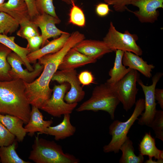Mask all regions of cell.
<instances>
[{"instance_id":"836d02e7","label":"cell","mask_w":163,"mask_h":163,"mask_svg":"<svg viewBox=\"0 0 163 163\" xmlns=\"http://www.w3.org/2000/svg\"><path fill=\"white\" fill-rule=\"evenodd\" d=\"M105 3L111 5L117 11L121 12L128 10L126 6L130 5L132 0H104Z\"/></svg>"},{"instance_id":"83f0119b","label":"cell","mask_w":163,"mask_h":163,"mask_svg":"<svg viewBox=\"0 0 163 163\" xmlns=\"http://www.w3.org/2000/svg\"><path fill=\"white\" fill-rule=\"evenodd\" d=\"M19 26L18 23L12 17L0 11V34H12L17 30Z\"/></svg>"},{"instance_id":"6da1fadb","label":"cell","mask_w":163,"mask_h":163,"mask_svg":"<svg viewBox=\"0 0 163 163\" xmlns=\"http://www.w3.org/2000/svg\"><path fill=\"white\" fill-rule=\"evenodd\" d=\"M82 40L79 34L73 32L59 51L46 55L38 59V62L44 66L40 75L31 82H24L25 94L30 105L40 109L50 98L53 89L50 88L49 84L53 76L68 51Z\"/></svg>"},{"instance_id":"277c9868","label":"cell","mask_w":163,"mask_h":163,"mask_svg":"<svg viewBox=\"0 0 163 163\" xmlns=\"http://www.w3.org/2000/svg\"><path fill=\"white\" fill-rule=\"evenodd\" d=\"M28 158L35 163H78L79 159L65 153L61 146L54 141L36 136Z\"/></svg>"},{"instance_id":"ffe728a7","label":"cell","mask_w":163,"mask_h":163,"mask_svg":"<svg viewBox=\"0 0 163 163\" xmlns=\"http://www.w3.org/2000/svg\"><path fill=\"white\" fill-rule=\"evenodd\" d=\"M63 115L61 122L56 126L48 127L45 130V134L54 136L56 141L73 136L76 131V127L71 123L70 114Z\"/></svg>"},{"instance_id":"7a4b0ae2","label":"cell","mask_w":163,"mask_h":163,"mask_svg":"<svg viewBox=\"0 0 163 163\" xmlns=\"http://www.w3.org/2000/svg\"><path fill=\"white\" fill-rule=\"evenodd\" d=\"M30 105L23 80L0 81V114L18 117L26 124L30 118Z\"/></svg>"},{"instance_id":"8fae6325","label":"cell","mask_w":163,"mask_h":163,"mask_svg":"<svg viewBox=\"0 0 163 163\" xmlns=\"http://www.w3.org/2000/svg\"><path fill=\"white\" fill-rule=\"evenodd\" d=\"M7 59L11 66L10 75L12 80L21 79L26 83L31 82L40 74L44 68L43 65L38 62L34 64L33 71L24 69L22 66V64L24 65L22 59L13 51L8 55Z\"/></svg>"},{"instance_id":"8992f818","label":"cell","mask_w":163,"mask_h":163,"mask_svg":"<svg viewBox=\"0 0 163 163\" xmlns=\"http://www.w3.org/2000/svg\"><path fill=\"white\" fill-rule=\"evenodd\" d=\"M137 35L130 33L126 30L123 33L117 31L112 22H110L108 31L103 41L112 52L117 50L133 53L139 56L142 54V51L136 43Z\"/></svg>"},{"instance_id":"ba28073f","label":"cell","mask_w":163,"mask_h":163,"mask_svg":"<svg viewBox=\"0 0 163 163\" xmlns=\"http://www.w3.org/2000/svg\"><path fill=\"white\" fill-rule=\"evenodd\" d=\"M139 76L138 71L131 69L115 84L117 96L126 111L131 109L136 103V95L139 90L136 83Z\"/></svg>"},{"instance_id":"44dd1931","label":"cell","mask_w":163,"mask_h":163,"mask_svg":"<svg viewBox=\"0 0 163 163\" xmlns=\"http://www.w3.org/2000/svg\"><path fill=\"white\" fill-rule=\"evenodd\" d=\"M0 121L14 135L17 141L22 142L27 133L23 120L18 117L9 114H0Z\"/></svg>"},{"instance_id":"60d3db41","label":"cell","mask_w":163,"mask_h":163,"mask_svg":"<svg viewBox=\"0 0 163 163\" xmlns=\"http://www.w3.org/2000/svg\"><path fill=\"white\" fill-rule=\"evenodd\" d=\"M66 4L68 5H72L75 4L76 0H61Z\"/></svg>"},{"instance_id":"e0dca14e","label":"cell","mask_w":163,"mask_h":163,"mask_svg":"<svg viewBox=\"0 0 163 163\" xmlns=\"http://www.w3.org/2000/svg\"><path fill=\"white\" fill-rule=\"evenodd\" d=\"M39 109L37 107L32 106L29 120L24 126L27 133L30 136H33L37 132H39L38 134H45L46 129L53 123L52 120H44Z\"/></svg>"},{"instance_id":"7c38bea8","label":"cell","mask_w":163,"mask_h":163,"mask_svg":"<svg viewBox=\"0 0 163 163\" xmlns=\"http://www.w3.org/2000/svg\"><path fill=\"white\" fill-rule=\"evenodd\" d=\"M130 5L137 7L138 11H132L142 23H154L158 19L159 13L157 9L163 8V0H132Z\"/></svg>"},{"instance_id":"4dcf8cb0","label":"cell","mask_w":163,"mask_h":163,"mask_svg":"<svg viewBox=\"0 0 163 163\" xmlns=\"http://www.w3.org/2000/svg\"><path fill=\"white\" fill-rule=\"evenodd\" d=\"M155 134V138L163 141V111L157 110L150 127Z\"/></svg>"},{"instance_id":"cb8c5ba5","label":"cell","mask_w":163,"mask_h":163,"mask_svg":"<svg viewBox=\"0 0 163 163\" xmlns=\"http://www.w3.org/2000/svg\"><path fill=\"white\" fill-rule=\"evenodd\" d=\"M124 51L120 50L115 51L116 55L114 66L109 72L110 78L106 82L115 84L123 78L131 69L126 68L122 63V60Z\"/></svg>"},{"instance_id":"d590c367","label":"cell","mask_w":163,"mask_h":163,"mask_svg":"<svg viewBox=\"0 0 163 163\" xmlns=\"http://www.w3.org/2000/svg\"><path fill=\"white\" fill-rule=\"evenodd\" d=\"M78 80L83 85H87L94 83V78L91 72L85 71L81 72L78 76Z\"/></svg>"},{"instance_id":"9a60e30c","label":"cell","mask_w":163,"mask_h":163,"mask_svg":"<svg viewBox=\"0 0 163 163\" xmlns=\"http://www.w3.org/2000/svg\"><path fill=\"white\" fill-rule=\"evenodd\" d=\"M0 11L8 14L19 24L31 20L28 8L24 0H8L0 6Z\"/></svg>"},{"instance_id":"4fadbf2b","label":"cell","mask_w":163,"mask_h":163,"mask_svg":"<svg viewBox=\"0 0 163 163\" xmlns=\"http://www.w3.org/2000/svg\"><path fill=\"white\" fill-rule=\"evenodd\" d=\"M32 20L40 29L43 39L41 47L45 45L49 39L55 38L67 33L61 30L56 26V24H59L61 21L58 17L43 13L39 14Z\"/></svg>"},{"instance_id":"74e56055","label":"cell","mask_w":163,"mask_h":163,"mask_svg":"<svg viewBox=\"0 0 163 163\" xmlns=\"http://www.w3.org/2000/svg\"><path fill=\"white\" fill-rule=\"evenodd\" d=\"M27 6L29 14L32 20L39 14L35 4V0H24Z\"/></svg>"},{"instance_id":"f35d334b","label":"cell","mask_w":163,"mask_h":163,"mask_svg":"<svg viewBox=\"0 0 163 163\" xmlns=\"http://www.w3.org/2000/svg\"><path fill=\"white\" fill-rule=\"evenodd\" d=\"M155 96L156 101L161 108L163 109V89L155 88Z\"/></svg>"},{"instance_id":"d6a6232c","label":"cell","mask_w":163,"mask_h":163,"mask_svg":"<svg viewBox=\"0 0 163 163\" xmlns=\"http://www.w3.org/2000/svg\"><path fill=\"white\" fill-rule=\"evenodd\" d=\"M15 138L0 121V147L12 144L15 141Z\"/></svg>"},{"instance_id":"8d00e7d4","label":"cell","mask_w":163,"mask_h":163,"mask_svg":"<svg viewBox=\"0 0 163 163\" xmlns=\"http://www.w3.org/2000/svg\"><path fill=\"white\" fill-rule=\"evenodd\" d=\"M109 5L106 3H100L96 5L95 12L96 14L101 17L107 16L111 11L109 7Z\"/></svg>"},{"instance_id":"3957f363","label":"cell","mask_w":163,"mask_h":163,"mask_svg":"<svg viewBox=\"0 0 163 163\" xmlns=\"http://www.w3.org/2000/svg\"><path fill=\"white\" fill-rule=\"evenodd\" d=\"M120 101L117 96L115 85L106 82L96 86L91 97L83 103L76 110L80 112L86 110L105 111L112 120L114 119L115 112Z\"/></svg>"},{"instance_id":"484cf974","label":"cell","mask_w":163,"mask_h":163,"mask_svg":"<svg viewBox=\"0 0 163 163\" xmlns=\"http://www.w3.org/2000/svg\"><path fill=\"white\" fill-rule=\"evenodd\" d=\"M17 145L15 140L8 146L0 147V161L2 163H30L20 157L16 151Z\"/></svg>"},{"instance_id":"e575fe53","label":"cell","mask_w":163,"mask_h":163,"mask_svg":"<svg viewBox=\"0 0 163 163\" xmlns=\"http://www.w3.org/2000/svg\"><path fill=\"white\" fill-rule=\"evenodd\" d=\"M26 40L27 42V46L29 49L30 53L40 49L43 43V39L40 34L34 36Z\"/></svg>"},{"instance_id":"2e32d148","label":"cell","mask_w":163,"mask_h":163,"mask_svg":"<svg viewBox=\"0 0 163 163\" xmlns=\"http://www.w3.org/2000/svg\"><path fill=\"white\" fill-rule=\"evenodd\" d=\"M97 59L87 56L73 47L67 53L59 65L61 70L74 69L84 65L96 62Z\"/></svg>"},{"instance_id":"f1b7e54d","label":"cell","mask_w":163,"mask_h":163,"mask_svg":"<svg viewBox=\"0 0 163 163\" xmlns=\"http://www.w3.org/2000/svg\"><path fill=\"white\" fill-rule=\"evenodd\" d=\"M20 28L17 33V36L23 38L27 39L40 35L38 27L31 20L27 21L19 25Z\"/></svg>"},{"instance_id":"5b68a950","label":"cell","mask_w":163,"mask_h":163,"mask_svg":"<svg viewBox=\"0 0 163 163\" xmlns=\"http://www.w3.org/2000/svg\"><path fill=\"white\" fill-rule=\"evenodd\" d=\"M135 104L133 112L128 120L125 122L115 120L110 125L109 133L112 136V139L108 144L103 147L104 152L117 153L119 152L120 146L128 137L129 129L144 110V99H139Z\"/></svg>"},{"instance_id":"4316f807","label":"cell","mask_w":163,"mask_h":163,"mask_svg":"<svg viewBox=\"0 0 163 163\" xmlns=\"http://www.w3.org/2000/svg\"><path fill=\"white\" fill-rule=\"evenodd\" d=\"M12 51L0 43V81H9L12 80L10 75L11 66L7 58Z\"/></svg>"},{"instance_id":"d6986e66","label":"cell","mask_w":163,"mask_h":163,"mask_svg":"<svg viewBox=\"0 0 163 163\" xmlns=\"http://www.w3.org/2000/svg\"><path fill=\"white\" fill-rule=\"evenodd\" d=\"M122 62L125 66L139 72L147 78L152 77L151 72L155 68L153 64H148L139 56L129 51H124Z\"/></svg>"},{"instance_id":"b9f144b4","label":"cell","mask_w":163,"mask_h":163,"mask_svg":"<svg viewBox=\"0 0 163 163\" xmlns=\"http://www.w3.org/2000/svg\"></svg>"},{"instance_id":"ac0fdd59","label":"cell","mask_w":163,"mask_h":163,"mask_svg":"<svg viewBox=\"0 0 163 163\" xmlns=\"http://www.w3.org/2000/svg\"><path fill=\"white\" fill-rule=\"evenodd\" d=\"M70 35L68 32L62 34L37 51L30 53L27 55V58L30 63L35 64L37 60L41 57L59 51L64 46Z\"/></svg>"},{"instance_id":"d4e9b609","label":"cell","mask_w":163,"mask_h":163,"mask_svg":"<svg viewBox=\"0 0 163 163\" xmlns=\"http://www.w3.org/2000/svg\"><path fill=\"white\" fill-rule=\"evenodd\" d=\"M122 153L120 159V163H142L143 156L140 154L136 156L134 153L133 142L128 136L120 148Z\"/></svg>"},{"instance_id":"1f68e13d","label":"cell","mask_w":163,"mask_h":163,"mask_svg":"<svg viewBox=\"0 0 163 163\" xmlns=\"http://www.w3.org/2000/svg\"><path fill=\"white\" fill-rule=\"evenodd\" d=\"M37 9L39 14L46 13L56 18L57 16L53 0H35Z\"/></svg>"},{"instance_id":"603a6c76","label":"cell","mask_w":163,"mask_h":163,"mask_svg":"<svg viewBox=\"0 0 163 163\" xmlns=\"http://www.w3.org/2000/svg\"><path fill=\"white\" fill-rule=\"evenodd\" d=\"M140 154L143 156L163 160V150L158 149L155 145V140L150 132L146 133L139 144Z\"/></svg>"},{"instance_id":"ab89813d","label":"cell","mask_w":163,"mask_h":163,"mask_svg":"<svg viewBox=\"0 0 163 163\" xmlns=\"http://www.w3.org/2000/svg\"><path fill=\"white\" fill-rule=\"evenodd\" d=\"M145 163H163V160L161 159H157V161L153 160L152 158L149 157V159L146 160L145 162Z\"/></svg>"},{"instance_id":"52a82bcc","label":"cell","mask_w":163,"mask_h":163,"mask_svg":"<svg viewBox=\"0 0 163 163\" xmlns=\"http://www.w3.org/2000/svg\"><path fill=\"white\" fill-rule=\"evenodd\" d=\"M69 86V83L66 82L55 85L53 89V94L40 109L56 117H60L62 115L71 114L78 103L68 104L65 101L64 97Z\"/></svg>"},{"instance_id":"5bb4252c","label":"cell","mask_w":163,"mask_h":163,"mask_svg":"<svg viewBox=\"0 0 163 163\" xmlns=\"http://www.w3.org/2000/svg\"><path fill=\"white\" fill-rule=\"evenodd\" d=\"M73 48L83 54L96 59L113 52L103 40L84 39Z\"/></svg>"},{"instance_id":"9c48e42d","label":"cell","mask_w":163,"mask_h":163,"mask_svg":"<svg viewBox=\"0 0 163 163\" xmlns=\"http://www.w3.org/2000/svg\"><path fill=\"white\" fill-rule=\"evenodd\" d=\"M162 75L161 72L156 73L152 77V84L149 86L145 85L140 78L137 81V82L141 87L145 97L144 111L138 119V124L141 126L150 127L153 120L157 110L155 91L157 83Z\"/></svg>"},{"instance_id":"7402d4cb","label":"cell","mask_w":163,"mask_h":163,"mask_svg":"<svg viewBox=\"0 0 163 163\" xmlns=\"http://www.w3.org/2000/svg\"><path fill=\"white\" fill-rule=\"evenodd\" d=\"M15 39L14 36L8 37L0 34V43L6 46L19 56L27 70L30 72L33 71L34 66L31 65L27 58V55L30 53L29 49L27 46L26 48L23 47L17 44L14 42Z\"/></svg>"},{"instance_id":"f546056e","label":"cell","mask_w":163,"mask_h":163,"mask_svg":"<svg viewBox=\"0 0 163 163\" xmlns=\"http://www.w3.org/2000/svg\"><path fill=\"white\" fill-rule=\"evenodd\" d=\"M69 23L81 27L85 25V18L83 11L75 4L72 5L69 13Z\"/></svg>"},{"instance_id":"30bf717a","label":"cell","mask_w":163,"mask_h":163,"mask_svg":"<svg viewBox=\"0 0 163 163\" xmlns=\"http://www.w3.org/2000/svg\"><path fill=\"white\" fill-rule=\"evenodd\" d=\"M51 80L62 83L67 82L70 88L65 94L64 100L68 104L77 103L82 101L85 93L81 86L77 73L75 69L56 71L53 76Z\"/></svg>"}]
</instances>
